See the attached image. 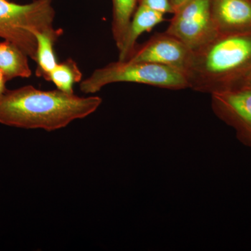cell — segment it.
I'll return each instance as SVG.
<instances>
[{"label": "cell", "mask_w": 251, "mask_h": 251, "mask_svg": "<svg viewBox=\"0 0 251 251\" xmlns=\"http://www.w3.org/2000/svg\"><path fill=\"white\" fill-rule=\"evenodd\" d=\"M101 103L96 96L82 97L57 89L24 86L7 90L0 97V125L53 131L92 115Z\"/></svg>", "instance_id": "1"}, {"label": "cell", "mask_w": 251, "mask_h": 251, "mask_svg": "<svg viewBox=\"0 0 251 251\" xmlns=\"http://www.w3.org/2000/svg\"><path fill=\"white\" fill-rule=\"evenodd\" d=\"M251 70V30L219 32L193 51L186 71L189 88L211 94L237 85Z\"/></svg>", "instance_id": "2"}, {"label": "cell", "mask_w": 251, "mask_h": 251, "mask_svg": "<svg viewBox=\"0 0 251 251\" xmlns=\"http://www.w3.org/2000/svg\"><path fill=\"white\" fill-rule=\"evenodd\" d=\"M116 82H133L171 90L189 88L186 74L175 68L149 62L120 61L96 69L80 82L86 94L97 93L105 86Z\"/></svg>", "instance_id": "3"}, {"label": "cell", "mask_w": 251, "mask_h": 251, "mask_svg": "<svg viewBox=\"0 0 251 251\" xmlns=\"http://www.w3.org/2000/svg\"><path fill=\"white\" fill-rule=\"evenodd\" d=\"M52 0H34L25 4L0 0V38L11 41L36 61L35 31L54 29Z\"/></svg>", "instance_id": "4"}, {"label": "cell", "mask_w": 251, "mask_h": 251, "mask_svg": "<svg viewBox=\"0 0 251 251\" xmlns=\"http://www.w3.org/2000/svg\"><path fill=\"white\" fill-rule=\"evenodd\" d=\"M211 0H190L173 13L166 32L197 50L217 35L211 14Z\"/></svg>", "instance_id": "5"}, {"label": "cell", "mask_w": 251, "mask_h": 251, "mask_svg": "<svg viewBox=\"0 0 251 251\" xmlns=\"http://www.w3.org/2000/svg\"><path fill=\"white\" fill-rule=\"evenodd\" d=\"M210 94L214 113L233 127L241 143L251 148V88L232 87Z\"/></svg>", "instance_id": "6"}, {"label": "cell", "mask_w": 251, "mask_h": 251, "mask_svg": "<svg viewBox=\"0 0 251 251\" xmlns=\"http://www.w3.org/2000/svg\"><path fill=\"white\" fill-rule=\"evenodd\" d=\"M192 55L193 51L184 43L165 31L154 34L143 45L136 46L127 60L168 66L186 74Z\"/></svg>", "instance_id": "7"}, {"label": "cell", "mask_w": 251, "mask_h": 251, "mask_svg": "<svg viewBox=\"0 0 251 251\" xmlns=\"http://www.w3.org/2000/svg\"><path fill=\"white\" fill-rule=\"evenodd\" d=\"M211 6L219 32L251 30V0H211Z\"/></svg>", "instance_id": "8"}, {"label": "cell", "mask_w": 251, "mask_h": 251, "mask_svg": "<svg viewBox=\"0 0 251 251\" xmlns=\"http://www.w3.org/2000/svg\"><path fill=\"white\" fill-rule=\"evenodd\" d=\"M164 16L165 14L139 4L131 18L122 47L119 50V60H127L136 47L138 38L163 22Z\"/></svg>", "instance_id": "9"}, {"label": "cell", "mask_w": 251, "mask_h": 251, "mask_svg": "<svg viewBox=\"0 0 251 251\" xmlns=\"http://www.w3.org/2000/svg\"><path fill=\"white\" fill-rule=\"evenodd\" d=\"M27 54L11 41L0 42V70L6 80H12L17 77L27 78L31 75Z\"/></svg>", "instance_id": "10"}, {"label": "cell", "mask_w": 251, "mask_h": 251, "mask_svg": "<svg viewBox=\"0 0 251 251\" xmlns=\"http://www.w3.org/2000/svg\"><path fill=\"white\" fill-rule=\"evenodd\" d=\"M62 34L63 29L61 28L34 32L37 42L35 61L37 64L36 76L49 81L50 74L58 64L54 53V46Z\"/></svg>", "instance_id": "11"}, {"label": "cell", "mask_w": 251, "mask_h": 251, "mask_svg": "<svg viewBox=\"0 0 251 251\" xmlns=\"http://www.w3.org/2000/svg\"><path fill=\"white\" fill-rule=\"evenodd\" d=\"M138 1L139 0H112V33L118 50L125 40Z\"/></svg>", "instance_id": "12"}, {"label": "cell", "mask_w": 251, "mask_h": 251, "mask_svg": "<svg viewBox=\"0 0 251 251\" xmlns=\"http://www.w3.org/2000/svg\"><path fill=\"white\" fill-rule=\"evenodd\" d=\"M82 80V72L76 62L72 59L58 63L50 74L49 78L57 90L69 94L74 93V85Z\"/></svg>", "instance_id": "13"}, {"label": "cell", "mask_w": 251, "mask_h": 251, "mask_svg": "<svg viewBox=\"0 0 251 251\" xmlns=\"http://www.w3.org/2000/svg\"><path fill=\"white\" fill-rule=\"evenodd\" d=\"M139 4L163 14L174 13L171 0H139Z\"/></svg>", "instance_id": "14"}, {"label": "cell", "mask_w": 251, "mask_h": 251, "mask_svg": "<svg viewBox=\"0 0 251 251\" xmlns=\"http://www.w3.org/2000/svg\"><path fill=\"white\" fill-rule=\"evenodd\" d=\"M248 87V88H251V70L248 73L247 75H245L242 80L239 81V82L232 87ZM232 88V87H231Z\"/></svg>", "instance_id": "15"}, {"label": "cell", "mask_w": 251, "mask_h": 251, "mask_svg": "<svg viewBox=\"0 0 251 251\" xmlns=\"http://www.w3.org/2000/svg\"><path fill=\"white\" fill-rule=\"evenodd\" d=\"M6 82H7V80H6V77H5L4 74L0 70V97L8 90V89L6 88Z\"/></svg>", "instance_id": "16"}, {"label": "cell", "mask_w": 251, "mask_h": 251, "mask_svg": "<svg viewBox=\"0 0 251 251\" xmlns=\"http://www.w3.org/2000/svg\"><path fill=\"white\" fill-rule=\"evenodd\" d=\"M190 0H171V3L174 12L179 9L181 6L187 3Z\"/></svg>", "instance_id": "17"}]
</instances>
